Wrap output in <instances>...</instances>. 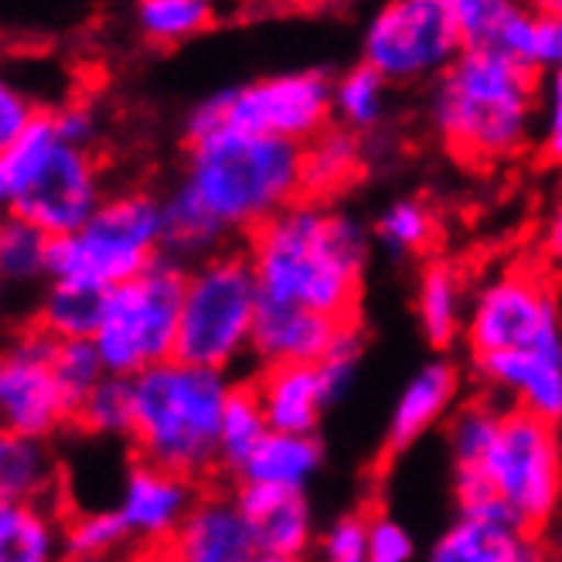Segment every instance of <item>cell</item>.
<instances>
[{"label":"cell","instance_id":"cell-42","mask_svg":"<svg viewBox=\"0 0 562 562\" xmlns=\"http://www.w3.org/2000/svg\"><path fill=\"white\" fill-rule=\"evenodd\" d=\"M562 69V4L539 8V48H536V72Z\"/></svg>","mask_w":562,"mask_h":562},{"label":"cell","instance_id":"cell-21","mask_svg":"<svg viewBox=\"0 0 562 562\" xmlns=\"http://www.w3.org/2000/svg\"><path fill=\"white\" fill-rule=\"evenodd\" d=\"M324 468V443L317 434H277L270 429L267 440L256 447L239 471V484H262L283 491H307V484Z\"/></svg>","mask_w":562,"mask_h":562},{"label":"cell","instance_id":"cell-11","mask_svg":"<svg viewBox=\"0 0 562 562\" xmlns=\"http://www.w3.org/2000/svg\"><path fill=\"white\" fill-rule=\"evenodd\" d=\"M481 477L528 536L546 528L562 508V434L521 409H502L498 434L481 460Z\"/></svg>","mask_w":562,"mask_h":562},{"label":"cell","instance_id":"cell-1","mask_svg":"<svg viewBox=\"0 0 562 562\" xmlns=\"http://www.w3.org/2000/svg\"><path fill=\"white\" fill-rule=\"evenodd\" d=\"M372 233L345 212L301 198L249 236L246 256L267 304L304 307L330 321H355Z\"/></svg>","mask_w":562,"mask_h":562},{"label":"cell","instance_id":"cell-24","mask_svg":"<svg viewBox=\"0 0 562 562\" xmlns=\"http://www.w3.org/2000/svg\"><path fill=\"white\" fill-rule=\"evenodd\" d=\"M106 290H95L76 280H48L38 290L35 327L52 341H92L103 317Z\"/></svg>","mask_w":562,"mask_h":562},{"label":"cell","instance_id":"cell-12","mask_svg":"<svg viewBox=\"0 0 562 562\" xmlns=\"http://www.w3.org/2000/svg\"><path fill=\"white\" fill-rule=\"evenodd\" d=\"M464 52L450 0H389L361 31V61L392 82L440 79Z\"/></svg>","mask_w":562,"mask_h":562},{"label":"cell","instance_id":"cell-14","mask_svg":"<svg viewBox=\"0 0 562 562\" xmlns=\"http://www.w3.org/2000/svg\"><path fill=\"white\" fill-rule=\"evenodd\" d=\"M194 502L198 494L191 477H181L137 457L120 481L113 512L120 515L130 542L168 546L178 536V528L184 525Z\"/></svg>","mask_w":562,"mask_h":562},{"label":"cell","instance_id":"cell-18","mask_svg":"<svg viewBox=\"0 0 562 562\" xmlns=\"http://www.w3.org/2000/svg\"><path fill=\"white\" fill-rule=\"evenodd\" d=\"M175 562H256L259 549L236 505V494H202L178 536L168 542Z\"/></svg>","mask_w":562,"mask_h":562},{"label":"cell","instance_id":"cell-35","mask_svg":"<svg viewBox=\"0 0 562 562\" xmlns=\"http://www.w3.org/2000/svg\"><path fill=\"white\" fill-rule=\"evenodd\" d=\"M52 369H55L65 403L72 409V419H76L79 406L92 395V389L110 375L92 341H55Z\"/></svg>","mask_w":562,"mask_h":562},{"label":"cell","instance_id":"cell-2","mask_svg":"<svg viewBox=\"0 0 562 562\" xmlns=\"http://www.w3.org/2000/svg\"><path fill=\"white\" fill-rule=\"evenodd\" d=\"M539 95L542 86L536 72L505 55L464 48L450 69L434 79L429 123L453 157L474 168H491L532 144L542 110Z\"/></svg>","mask_w":562,"mask_h":562},{"label":"cell","instance_id":"cell-20","mask_svg":"<svg viewBox=\"0 0 562 562\" xmlns=\"http://www.w3.org/2000/svg\"><path fill=\"white\" fill-rule=\"evenodd\" d=\"M252 389L277 434H317L324 413L330 409V395L317 366L262 369Z\"/></svg>","mask_w":562,"mask_h":562},{"label":"cell","instance_id":"cell-46","mask_svg":"<svg viewBox=\"0 0 562 562\" xmlns=\"http://www.w3.org/2000/svg\"><path fill=\"white\" fill-rule=\"evenodd\" d=\"M525 562H549V555H546V552H542L539 546H532V552L525 555Z\"/></svg>","mask_w":562,"mask_h":562},{"label":"cell","instance_id":"cell-45","mask_svg":"<svg viewBox=\"0 0 562 562\" xmlns=\"http://www.w3.org/2000/svg\"><path fill=\"white\" fill-rule=\"evenodd\" d=\"M8 301H11V286L4 277H0V327H4V321H8Z\"/></svg>","mask_w":562,"mask_h":562},{"label":"cell","instance_id":"cell-32","mask_svg":"<svg viewBox=\"0 0 562 562\" xmlns=\"http://www.w3.org/2000/svg\"><path fill=\"white\" fill-rule=\"evenodd\" d=\"M498 419L502 409L494 403L474 400V403H460L450 419H447V450H450V464L453 474L464 471H481V460L487 457L494 434H498Z\"/></svg>","mask_w":562,"mask_h":562},{"label":"cell","instance_id":"cell-36","mask_svg":"<svg viewBox=\"0 0 562 562\" xmlns=\"http://www.w3.org/2000/svg\"><path fill=\"white\" fill-rule=\"evenodd\" d=\"M361 355H366V338H361L358 324H345L338 341L330 345V351L317 361L321 369V379L327 385V395H330V406L341 403L345 395L355 389V379H358V369H361Z\"/></svg>","mask_w":562,"mask_h":562},{"label":"cell","instance_id":"cell-38","mask_svg":"<svg viewBox=\"0 0 562 562\" xmlns=\"http://www.w3.org/2000/svg\"><path fill=\"white\" fill-rule=\"evenodd\" d=\"M369 562H416V539L400 518H369Z\"/></svg>","mask_w":562,"mask_h":562},{"label":"cell","instance_id":"cell-6","mask_svg":"<svg viewBox=\"0 0 562 562\" xmlns=\"http://www.w3.org/2000/svg\"><path fill=\"white\" fill-rule=\"evenodd\" d=\"M259 283L246 249H222L188 267L175 358L198 369L228 372L252 355Z\"/></svg>","mask_w":562,"mask_h":562},{"label":"cell","instance_id":"cell-47","mask_svg":"<svg viewBox=\"0 0 562 562\" xmlns=\"http://www.w3.org/2000/svg\"><path fill=\"white\" fill-rule=\"evenodd\" d=\"M256 562H293V559H273V555H259Z\"/></svg>","mask_w":562,"mask_h":562},{"label":"cell","instance_id":"cell-26","mask_svg":"<svg viewBox=\"0 0 562 562\" xmlns=\"http://www.w3.org/2000/svg\"><path fill=\"white\" fill-rule=\"evenodd\" d=\"M52 246L55 239L35 222L0 212V277L8 280L11 290L48 283Z\"/></svg>","mask_w":562,"mask_h":562},{"label":"cell","instance_id":"cell-41","mask_svg":"<svg viewBox=\"0 0 562 562\" xmlns=\"http://www.w3.org/2000/svg\"><path fill=\"white\" fill-rule=\"evenodd\" d=\"M52 123H55L58 137L65 144L82 147V150H89L95 134H99L95 110L89 103H82V99H76V103H61L58 110H52Z\"/></svg>","mask_w":562,"mask_h":562},{"label":"cell","instance_id":"cell-28","mask_svg":"<svg viewBox=\"0 0 562 562\" xmlns=\"http://www.w3.org/2000/svg\"><path fill=\"white\" fill-rule=\"evenodd\" d=\"M270 423L267 413L259 406V395L252 382H236L233 395H228L225 413H222V429H218V468L225 474L239 477L246 460L256 453V447L267 440Z\"/></svg>","mask_w":562,"mask_h":562},{"label":"cell","instance_id":"cell-7","mask_svg":"<svg viewBox=\"0 0 562 562\" xmlns=\"http://www.w3.org/2000/svg\"><path fill=\"white\" fill-rule=\"evenodd\" d=\"M330 126V76L324 69L273 72L209 92L188 110L184 137L198 144L222 130L277 137L304 147Z\"/></svg>","mask_w":562,"mask_h":562},{"label":"cell","instance_id":"cell-16","mask_svg":"<svg viewBox=\"0 0 562 562\" xmlns=\"http://www.w3.org/2000/svg\"><path fill=\"white\" fill-rule=\"evenodd\" d=\"M532 546L525 528L498 502H484L457 512L429 546L426 562H525Z\"/></svg>","mask_w":562,"mask_h":562},{"label":"cell","instance_id":"cell-22","mask_svg":"<svg viewBox=\"0 0 562 562\" xmlns=\"http://www.w3.org/2000/svg\"><path fill=\"white\" fill-rule=\"evenodd\" d=\"M471 296L464 290V277L453 262L434 259L419 270L416 280V321L423 338L434 348H450L457 338H464Z\"/></svg>","mask_w":562,"mask_h":562},{"label":"cell","instance_id":"cell-25","mask_svg":"<svg viewBox=\"0 0 562 562\" xmlns=\"http://www.w3.org/2000/svg\"><path fill=\"white\" fill-rule=\"evenodd\" d=\"M0 562H65V525L48 505H0Z\"/></svg>","mask_w":562,"mask_h":562},{"label":"cell","instance_id":"cell-8","mask_svg":"<svg viewBox=\"0 0 562 562\" xmlns=\"http://www.w3.org/2000/svg\"><path fill=\"white\" fill-rule=\"evenodd\" d=\"M164 256V205L150 191H116L72 236L52 246L48 280L113 290Z\"/></svg>","mask_w":562,"mask_h":562},{"label":"cell","instance_id":"cell-37","mask_svg":"<svg viewBox=\"0 0 562 562\" xmlns=\"http://www.w3.org/2000/svg\"><path fill=\"white\" fill-rule=\"evenodd\" d=\"M321 562H369V518L348 512L330 521L317 536Z\"/></svg>","mask_w":562,"mask_h":562},{"label":"cell","instance_id":"cell-17","mask_svg":"<svg viewBox=\"0 0 562 562\" xmlns=\"http://www.w3.org/2000/svg\"><path fill=\"white\" fill-rule=\"evenodd\" d=\"M460 400V369L447 358H429L395 395L385 419V450L403 453L443 423Z\"/></svg>","mask_w":562,"mask_h":562},{"label":"cell","instance_id":"cell-27","mask_svg":"<svg viewBox=\"0 0 562 562\" xmlns=\"http://www.w3.org/2000/svg\"><path fill=\"white\" fill-rule=\"evenodd\" d=\"M361 168L358 137L341 126H327L311 144H304V198L321 202L327 194H338L355 181Z\"/></svg>","mask_w":562,"mask_h":562},{"label":"cell","instance_id":"cell-40","mask_svg":"<svg viewBox=\"0 0 562 562\" xmlns=\"http://www.w3.org/2000/svg\"><path fill=\"white\" fill-rule=\"evenodd\" d=\"M38 110L31 103V95L0 72V150H8L24 130L35 123Z\"/></svg>","mask_w":562,"mask_h":562},{"label":"cell","instance_id":"cell-10","mask_svg":"<svg viewBox=\"0 0 562 562\" xmlns=\"http://www.w3.org/2000/svg\"><path fill=\"white\" fill-rule=\"evenodd\" d=\"M464 341L471 361L498 355L562 358V293L532 267L491 273L468 307Z\"/></svg>","mask_w":562,"mask_h":562},{"label":"cell","instance_id":"cell-4","mask_svg":"<svg viewBox=\"0 0 562 562\" xmlns=\"http://www.w3.org/2000/svg\"><path fill=\"white\" fill-rule=\"evenodd\" d=\"M236 382L228 372L160 361L134 379V440L140 460L181 477L218 468V429Z\"/></svg>","mask_w":562,"mask_h":562},{"label":"cell","instance_id":"cell-5","mask_svg":"<svg viewBox=\"0 0 562 562\" xmlns=\"http://www.w3.org/2000/svg\"><path fill=\"white\" fill-rule=\"evenodd\" d=\"M106 202L92 150L58 137L52 113H38L0 150V212L35 222L52 239L72 236Z\"/></svg>","mask_w":562,"mask_h":562},{"label":"cell","instance_id":"cell-30","mask_svg":"<svg viewBox=\"0 0 562 562\" xmlns=\"http://www.w3.org/2000/svg\"><path fill=\"white\" fill-rule=\"evenodd\" d=\"M134 24L150 45H181L215 24V8L209 0H140L134 8Z\"/></svg>","mask_w":562,"mask_h":562},{"label":"cell","instance_id":"cell-31","mask_svg":"<svg viewBox=\"0 0 562 562\" xmlns=\"http://www.w3.org/2000/svg\"><path fill=\"white\" fill-rule=\"evenodd\" d=\"M434 239H437V218L416 198H400V202L385 205L372 225V243L395 259L423 256L434 246Z\"/></svg>","mask_w":562,"mask_h":562},{"label":"cell","instance_id":"cell-23","mask_svg":"<svg viewBox=\"0 0 562 562\" xmlns=\"http://www.w3.org/2000/svg\"><path fill=\"white\" fill-rule=\"evenodd\" d=\"M58 487V464L48 440L0 426V505H48Z\"/></svg>","mask_w":562,"mask_h":562},{"label":"cell","instance_id":"cell-13","mask_svg":"<svg viewBox=\"0 0 562 562\" xmlns=\"http://www.w3.org/2000/svg\"><path fill=\"white\" fill-rule=\"evenodd\" d=\"M55 341L38 327L24 330L0 351V426L48 440L72 419L52 369Z\"/></svg>","mask_w":562,"mask_h":562},{"label":"cell","instance_id":"cell-3","mask_svg":"<svg viewBox=\"0 0 562 562\" xmlns=\"http://www.w3.org/2000/svg\"><path fill=\"white\" fill-rule=\"evenodd\" d=\"M175 188L225 239L252 236L304 198V147L222 130L188 144L184 175Z\"/></svg>","mask_w":562,"mask_h":562},{"label":"cell","instance_id":"cell-39","mask_svg":"<svg viewBox=\"0 0 562 562\" xmlns=\"http://www.w3.org/2000/svg\"><path fill=\"white\" fill-rule=\"evenodd\" d=\"M539 103V150L549 164L562 168V69L546 76Z\"/></svg>","mask_w":562,"mask_h":562},{"label":"cell","instance_id":"cell-15","mask_svg":"<svg viewBox=\"0 0 562 562\" xmlns=\"http://www.w3.org/2000/svg\"><path fill=\"white\" fill-rule=\"evenodd\" d=\"M236 505L256 539L259 555L304 562V555L314 552L317 525H314V508L304 491L239 484Z\"/></svg>","mask_w":562,"mask_h":562},{"label":"cell","instance_id":"cell-43","mask_svg":"<svg viewBox=\"0 0 562 562\" xmlns=\"http://www.w3.org/2000/svg\"><path fill=\"white\" fill-rule=\"evenodd\" d=\"M542 249L555 267H562V181L552 191L546 215H542Z\"/></svg>","mask_w":562,"mask_h":562},{"label":"cell","instance_id":"cell-33","mask_svg":"<svg viewBox=\"0 0 562 562\" xmlns=\"http://www.w3.org/2000/svg\"><path fill=\"white\" fill-rule=\"evenodd\" d=\"M130 536L113 508L76 512L65 521V562H113Z\"/></svg>","mask_w":562,"mask_h":562},{"label":"cell","instance_id":"cell-29","mask_svg":"<svg viewBox=\"0 0 562 562\" xmlns=\"http://www.w3.org/2000/svg\"><path fill=\"white\" fill-rule=\"evenodd\" d=\"M385 103L389 82L366 61L330 79V120H338V126L348 134H366V130L379 126L385 116Z\"/></svg>","mask_w":562,"mask_h":562},{"label":"cell","instance_id":"cell-44","mask_svg":"<svg viewBox=\"0 0 562 562\" xmlns=\"http://www.w3.org/2000/svg\"><path fill=\"white\" fill-rule=\"evenodd\" d=\"M116 562H175V555L168 552V546H137L123 552Z\"/></svg>","mask_w":562,"mask_h":562},{"label":"cell","instance_id":"cell-34","mask_svg":"<svg viewBox=\"0 0 562 562\" xmlns=\"http://www.w3.org/2000/svg\"><path fill=\"white\" fill-rule=\"evenodd\" d=\"M76 423L89 437L130 440V434H134V379L106 375L79 406Z\"/></svg>","mask_w":562,"mask_h":562},{"label":"cell","instance_id":"cell-9","mask_svg":"<svg viewBox=\"0 0 562 562\" xmlns=\"http://www.w3.org/2000/svg\"><path fill=\"white\" fill-rule=\"evenodd\" d=\"M184 277L188 267L160 256L140 277L106 293L92 345L110 375L137 379L140 372L175 358Z\"/></svg>","mask_w":562,"mask_h":562},{"label":"cell","instance_id":"cell-19","mask_svg":"<svg viewBox=\"0 0 562 562\" xmlns=\"http://www.w3.org/2000/svg\"><path fill=\"white\" fill-rule=\"evenodd\" d=\"M351 324V321H348ZM341 321L324 314L286 307V304H259L252 330V358L262 369L277 366H317L341 335Z\"/></svg>","mask_w":562,"mask_h":562}]
</instances>
